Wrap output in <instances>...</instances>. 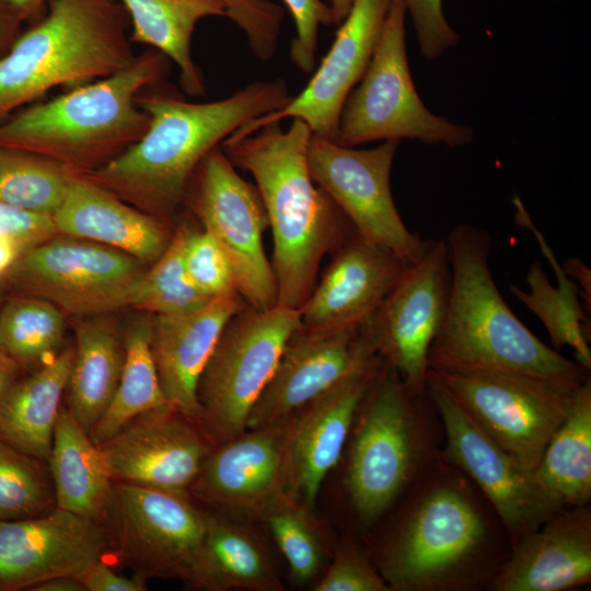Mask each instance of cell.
I'll list each match as a JSON object with an SVG mask.
<instances>
[{
  "mask_svg": "<svg viewBox=\"0 0 591 591\" xmlns=\"http://www.w3.org/2000/svg\"><path fill=\"white\" fill-rule=\"evenodd\" d=\"M429 371L488 437L530 471L582 384L512 372Z\"/></svg>",
  "mask_w": 591,
  "mask_h": 591,
  "instance_id": "12",
  "label": "cell"
},
{
  "mask_svg": "<svg viewBox=\"0 0 591 591\" xmlns=\"http://www.w3.org/2000/svg\"><path fill=\"white\" fill-rule=\"evenodd\" d=\"M25 22L39 19L47 7L48 0H3Z\"/></svg>",
  "mask_w": 591,
  "mask_h": 591,
  "instance_id": "49",
  "label": "cell"
},
{
  "mask_svg": "<svg viewBox=\"0 0 591 591\" xmlns=\"http://www.w3.org/2000/svg\"><path fill=\"white\" fill-rule=\"evenodd\" d=\"M311 512L282 494L259 515L286 558L292 579L299 583H308L318 576L325 556Z\"/></svg>",
  "mask_w": 591,
  "mask_h": 591,
  "instance_id": "38",
  "label": "cell"
},
{
  "mask_svg": "<svg viewBox=\"0 0 591 591\" xmlns=\"http://www.w3.org/2000/svg\"><path fill=\"white\" fill-rule=\"evenodd\" d=\"M417 33L422 56L439 58L457 43L459 36L447 22L442 0H404Z\"/></svg>",
  "mask_w": 591,
  "mask_h": 591,
  "instance_id": "44",
  "label": "cell"
},
{
  "mask_svg": "<svg viewBox=\"0 0 591 591\" xmlns=\"http://www.w3.org/2000/svg\"><path fill=\"white\" fill-rule=\"evenodd\" d=\"M65 314L50 302L14 293L0 310V352L33 372L63 349Z\"/></svg>",
  "mask_w": 591,
  "mask_h": 591,
  "instance_id": "34",
  "label": "cell"
},
{
  "mask_svg": "<svg viewBox=\"0 0 591 591\" xmlns=\"http://www.w3.org/2000/svg\"><path fill=\"white\" fill-rule=\"evenodd\" d=\"M57 234L53 217L36 213L0 201V235L25 251Z\"/></svg>",
  "mask_w": 591,
  "mask_h": 591,
  "instance_id": "45",
  "label": "cell"
},
{
  "mask_svg": "<svg viewBox=\"0 0 591 591\" xmlns=\"http://www.w3.org/2000/svg\"><path fill=\"white\" fill-rule=\"evenodd\" d=\"M171 66L166 56L148 48L108 77L28 104L0 123V147L32 152L86 175L141 138L150 118L137 97L163 82Z\"/></svg>",
  "mask_w": 591,
  "mask_h": 591,
  "instance_id": "5",
  "label": "cell"
},
{
  "mask_svg": "<svg viewBox=\"0 0 591 591\" xmlns=\"http://www.w3.org/2000/svg\"><path fill=\"white\" fill-rule=\"evenodd\" d=\"M130 20L131 43L166 56L178 69L179 85L192 97L204 96L206 84L193 59L192 38L205 18L224 16L222 0H119Z\"/></svg>",
  "mask_w": 591,
  "mask_h": 591,
  "instance_id": "30",
  "label": "cell"
},
{
  "mask_svg": "<svg viewBox=\"0 0 591 591\" xmlns=\"http://www.w3.org/2000/svg\"><path fill=\"white\" fill-rule=\"evenodd\" d=\"M427 390L442 425L440 455L477 487L503 524L511 544L564 509L538 485L532 471L476 425L431 371Z\"/></svg>",
  "mask_w": 591,
  "mask_h": 591,
  "instance_id": "14",
  "label": "cell"
},
{
  "mask_svg": "<svg viewBox=\"0 0 591 591\" xmlns=\"http://www.w3.org/2000/svg\"><path fill=\"white\" fill-rule=\"evenodd\" d=\"M86 591H143L146 580L117 573L103 558L94 561L80 577Z\"/></svg>",
  "mask_w": 591,
  "mask_h": 591,
  "instance_id": "46",
  "label": "cell"
},
{
  "mask_svg": "<svg viewBox=\"0 0 591 591\" xmlns=\"http://www.w3.org/2000/svg\"><path fill=\"white\" fill-rule=\"evenodd\" d=\"M54 508L47 463L0 439V521L32 518Z\"/></svg>",
  "mask_w": 591,
  "mask_h": 591,
  "instance_id": "39",
  "label": "cell"
},
{
  "mask_svg": "<svg viewBox=\"0 0 591 591\" xmlns=\"http://www.w3.org/2000/svg\"><path fill=\"white\" fill-rule=\"evenodd\" d=\"M450 286L447 242L430 240L362 326L375 352L416 391L427 390L428 352L444 321Z\"/></svg>",
  "mask_w": 591,
  "mask_h": 591,
  "instance_id": "16",
  "label": "cell"
},
{
  "mask_svg": "<svg viewBox=\"0 0 591 591\" xmlns=\"http://www.w3.org/2000/svg\"><path fill=\"white\" fill-rule=\"evenodd\" d=\"M563 268L565 273L568 275V277H571L576 281H578L577 287L579 289L580 297L582 298V301H583L582 305L584 310L588 313H590V304H591V270L590 268L587 266L586 263H583L579 258L566 259Z\"/></svg>",
  "mask_w": 591,
  "mask_h": 591,
  "instance_id": "48",
  "label": "cell"
},
{
  "mask_svg": "<svg viewBox=\"0 0 591 591\" xmlns=\"http://www.w3.org/2000/svg\"><path fill=\"white\" fill-rule=\"evenodd\" d=\"M378 354L362 326L346 331L300 327L254 404L246 429L281 422L329 391Z\"/></svg>",
  "mask_w": 591,
  "mask_h": 591,
  "instance_id": "19",
  "label": "cell"
},
{
  "mask_svg": "<svg viewBox=\"0 0 591 591\" xmlns=\"http://www.w3.org/2000/svg\"><path fill=\"white\" fill-rule=\"evenodd\" d=\"M109 552L104 525L66 510L0 521V591H18L59 576L81 577Z\"/></svg>",
  "mask_w": 591,
  "mask_h": 591,
  "instance_id": "20",
  "label": "cell"
},
{
  "mask_svg": "<svg viewBox=\"0 0 591 591\" xmlns=\"http://www.w3.org/2000/svg\"><path fill=\"white\" fill-rule=\"evenodd\" d=\"M5 288H7V286H5V282L3 280V278H2V279H0V310L2 308V304H3L4 300H5L4 299V289Z\"/></svg>",
  "mask_w": 591,
  "mask_h": 591,
  "instance_id": "54",
  "label": "cell"
},
{
  "mask_svg": "<svg viewBox=\"0 0 591 591\" xmlns=\"http://www.w3.org/2000/svg\"><path fill=\"white\" fill-rule=\"evenodd\" d=\"M390 3L391 0H354L304 89L281 108L250 120L229 137L243 138L264 125L291 118L306 124L312 136L335 141L344 104L370 62Z\"/></svg>",
  "mask_w": 591,
  "mask_h": 591,
  "instance_id": "17",
  "label": "cell"
},
{
  "mask_svg": "<svg viewBox=\"0 0 591 591\" xmlns=\"http://www.w3.org/2000/svg\"><path fill=\"white\" fill-rule=\"evenodd\" d=\"M209 591H280L283 586L262 542L245 526L208 512L192 583Z\"/></svg>",
  "mask_w": 591,
  "mask_h": 591,
  "instance_id": "31",
  "label": "cell"
},
{
  "mask_svg": "<svg viewBox=\"0 0 591 591\" xmlns=\"http://www.w3.org/2000/svg\"><path fill=\"white\" fill-rule=\"evenodd\" d=\"M114 482L188 491L212 445L171 405L131 420L99 445Z\"/></svg>",
  "mask_w": 591,
  "mask_h": 591,
  "instance_id": "21",
  "label": "cell"
},
{
  "mask_svg": "<svg viewBox=\"0 0 591 591\" xmlns=\"http://www.w3.org/2000/svg\"><path fill=\"white\" fill-rule=\"evenodd\" d=\"M315 591H390L370 557L354 542L340 545Z\"/></svg>",
  "mask_w": 591,
  "mask_h": 591,
  "instance_id": "42",
  "label": "cell"
},
{
  "mask_svg": "<svg viewBox=\"0 0 591 591\" xmlns=\"http://www.w3.org/2000/svg\"><path fill=\"white\" fill-rule=\"evenodd\" d=\"M30 590L32 591H86L82 580L74 576H59L45 580Z\"/></svg>",
  "mask_w": 591,
  "mask_h": 591,
  "instance_id": "50",
  "label": "cell"
},
{
  "mask_svg": "<svg viewBox=\"0 0 591 591\" xmlns=\"http://www.w3.org/2000/svg\"><path fill=\"white\" fill-rule=\"evenodd\" d=\"M230 19L244 33L253 55L269 61L276 55L285 10L273 0H222Z\"/></svg>",
  "mask_w": 591,
  "mask_h": 591,
  "instance_id": "41",
  "label": "cell"
},
{
  "mask_svg": "<svg viewBox=\"0 0 591 591\" xmlns=\"http://www.w3.org/2000/svg\"><path fill=\"white\" fill-rule=\"evenodd\" d=\"M187 223L176 228L161 257L146 269L130 298L129 306L152 315L187 312L210 298L192 283L184 265Z\"/></svg>",
  "mask_w": 591,
  "mask_h": 591,
  "instance_id": "37",
  "label": "cell"
},
{
  "mask_svg": "<svg viewBox=\"0 0 591 591\" xmlns=\"http://www.w3.org/2000/svg\"><path fill=\"white\" fill-rule=\"evenodd\" d=\"M294 23V37L290 45V60L300 71L309 74L315 69L320 24L332 25V14L322 0H283Z\"/></svg>",
  "mask_w": 591,
  "mask_h": 591,
  "instance_id": "43",
  "label": "cell"
},
{
  "mask_svg": "<svg viewBox=\"0 0 591 591\" xmlns=\"http://www.w3.org/2000/svg\"><path fill=\"white\" fill-rule=\"evenodd\" d=\"M410 264L356 231L333 252L320 282L300 308L308 331L358 329Z\"/></svg>",
  "mask_w": 591,
  "mask_h": 591,
  "instance_id": "23",
  "label": "cell"
},
{
  "mask_svg": "<svg viewBox=\"0 0 591 591\" xmlns=\"http://www.w3.org/2000/svg\"><path fill=\"white\" fill-rule=\"evenodd\" d=\"M183 255L188 278L204 296L211 299L237 292L229 259L208 231L187 223Z\"/></svg>",
  "mask_w": 591,
  "mask_h": 591,
  "instance_id": "40",
  "label": "cell"
},
{
  "mask_svg": "<svg viewBox=\"0 0 591 591\" xmlns=\"http://www.w3.org/2000/svg\"><path fill=\"white\" fill-rule=\"evenodd\" d=\"M349 438L345 488L357 519L372 526L440 454L443 432L428 390L408 386L384 360Z\"/></svg>",
  "mask_w": 591,
  "mask_h": 591,
  "instance_id": "7",
  "label": "cell"
},
{
  "mask_svg": "<svg viewBox=\"0 0 591 591\" xmlns=\"http://www.w3.org/2000/svg\"><path fill=\"white\" fill-rule=\"evenodd\" d=\"M405 14V1L391 0L370 62L344 104L334 142L345 147L404 138L449 147L471 142V127L434 115L420 100L407 61Z\"/></svg>",
  "mask_w": 591,
  "mask_h": 591,
  "instance_id": "8",
  "label": "cell"
},
{
  "mask_svg": "<svg viewBox=\"0 0 591 591\" xmlns=\"http://www.w3.org/2000/svg\"><path fill=\"white\" fill-rule=\"evenodd\" d=\"M525 281L529 291L510 285L511 294L540 318L554 350L571 347L575 360L591 370L589 313L579 300V290L553 287L538 262L530 265Z\"/></svg>",
  "mask_w": 591,
  "mask_h": 591,
  "instance_id": "35",
  "label": "cell"
},
{
  "mask_svg": "<svg viewBox=\"0 0 591 591\" xmlns=\"http://www.w3.org/2000/svg\"><path fill=\"white\" fill-rule=\"evenodd\" d=\"M163 82L137 97L149 115L141 138L104 166L82 175L131 206L170 221L206 154L250 120L291 99L281 78L247 84L222 100L189 102Z\"/></svg>",
  "mask_w": 591,
  "mask_h": 591,
  "instance_id": "2",
  "label": "cell"
},
{
  "mask_svg": "<svg viewBox=\"0 0 591 591\" xmlns=\"http://www.w3.org/2000/svg\"><path fill=\"white\" fill-rule=\"evenodd\" d=\"M47 466L56 507L104 525L114 480L101 448L65 406L57 419Z\"/></svg>",
  "mask_w": 591,
  "mask_h": 591,
  "instance_id": "27",
  "label": "cell"
},
{
  "mask_svg": "<svg viewBox=\"0 0 591 591\" xmlns=\"http://www.w3.org/2000/svg\"><path fill=\"white\" fill-rule=\"evenodd\" d=\"M76 175L45 157L0 147L1 202L53 217Z\"/></svg>",
  "mask_w": 591,
  "mask_h": 591,
  "instance_id": "36",
  "label": "cell"
},
{
  "mask_svg": "<svg viewBox=\"0 0 591 591\" xmlns=\"http://www.w3.org/2000/svg\"><path fill=\"white\" fill-rule=\"evenodd\" d=\"M207 513L188 491L114 482L104 524L116 563L143 580L179 579L192 586Z\"/></svg>",
  "mask_w": 591,
  "mask_h": 591,
  "instance_id": "10",
  "label": "cell"
},
{
  "mask_svg": "<svg viewBox=\"0 0 591 591\" xmlns=\"http://www.w3.org/2000/svg\"><path fill=\"white\" fill-rule=\"evenodd\" d=\"M144 264L111 246L57 234L25 251L3 277L14 293L77 318L129 306Z\"/></svg>",
  "mask_w": 591,
  "mask_h": 591,
  "instance_id": "11",
  "label": "cell"
},
{
  "mask_svg": "<svg viewBox=\"0 0 591 591\" xmlns=\"http://www.w3.org/2000/svg\"><path fill=\"white\" fill-rule=\"evenodd\" d=\"M246 306L237 292L177 314L152 315L151 349L167 403L198 422L197 389L230 320Z\"/></svg>",
  "mask_w": 591,
  "mask_h": 591,
  "instance_id": "25",
  "label": "cell"
},
{
  "mask_svg": "<svg viewBox=\"0 0 591 591\" xmlns=\"http://www.w3.org/2000/svg\"><path fill=\"white\" fill-rule=\"evenodd\" d=\"M24 22L3 1L0 0V58L11 48L22 33Z\"/></svg>",
  "mask_w": 591,
  "mask_h": 591,
  "instance_id": "47",
  "label": "cell"
},
{
  "mask_svg": "<svg viewBox=\"0 0 591 591\" xmlns=\"http://www.w3.org/2000/svg\"><path fill=\"white\" fill-rule=\"evenodd\" d=\"M398 143L386 140L371 149L356 150L312 136L308 163L313 181L361 237L414 263L430 240L406 227L392 196L390 175Z\"/></svg>",
  "mask_w": 591,
  "mask_h": 591,
  "instance_id": "15",
  "label": "cell"
},
{
  "mask_svg": "<svg viewBox=\"0 0 591 591\" xmlns=\"http://www.w3.org/2000/svg\"><path fill=\"white\" fill-rule=\"evenodd\" d=\"M119 0H48L0 58V123L55 88L108 77L136 58Z\"/></svg>",
  "mask_w": 591,
  "mask_h": 591,
  "instance_id": "6",
  "label": "cell"
},
{
  "mask_svg": "<svg viewBox=\"0 0 591 591\" xmlns=\"http://www.w3.org/2000/svg\"><path fill=\"white\" fill-rule=\"evenodd\" d=\"M183 205L225 253L245 304L257 311L278 304L276 277L262 239L268 225L262 198L220 146L210 150L193 173Z\"/></svg>",
  "mask_w": 591,
  "mask_h": 591,
  "instance_id": "13",
  "label": "cell"
},
{
  "mask_svg": "<svg viewBox=\"0 0 591 591\" xmlns=\"http://www.w3.org/2000/svg\"><path fill=\"white\" fill-rule=\"evenodd\" d=\"M354 0H328L332 14V25H339L348 15Z\"/></svg>",
  "mask_w": 591,
  "mask_h": 591,
  "instance_id": "53",
  "label": "cell"
},
{
  "mask_svg": "<svg viewBox=\"0 0 591 591\" xmlns=\"http://www.w3.org/2000/svg\"><path fill=\"white\" fill-rule=\"evenodd\" d=\"M591 583V508L567 507L512 544L490 591H568Z\"/></svg>",
  "mask_w": 591,
  "mask_h": 591,
  "instance_id": "24",
  "label": "cell"
},
{
  "mask_svg": "<svg viewBox=\"0 0 591 591\" xmlns=\"http://www.w3.org/2000/svg\"><path fill=\"white\" fill-rule=\"evenodd\" d=\"M131 318L123 331L125 359L114 396L90 432L100 445L112 439L131 420L169 406L151 349L152 314Z\"/></svg>",
  "mask_w": 591,
  "mask_h": 591,
  "instance_id": "33",
  "label": "cell"
},
{
  "mask_svg": "<svg viewBox=\"0 0 591 591\" xmlns=\"http://www.w3.org/2000/svg\"><path fill=\"white\" fill-rule=\"evenodd\" d=\"M25 252L14 241L0 235V279H2L19 257Z\"/></svg>",
  "mask_w": 591,
  "mask_h": 591,
  "instance_id": "51",
  "label": "cell"
},
{
  "mask_svg": "<svg viewBox=\"0 0 591 591\" xmlns=\"http://www.w3.org/2000/svg\"><path fill=\"white\" fill-rule=\"evenodd\" d=\"M73 347L16 379L0 404V439L47 463L72 367Z\"/></svg>",
  "mask_w": 591,
  "mask_h": 591,
  "instance_id": "28",
  "label": "cell"
},
{
  "mask_svg": "<svg viewBox=\"0 0 591 591\" xmlns=\"http://www.w3.org/2000/svg\"><path fill=\"white\" fill-rule=\"evenodd\" d=\"M538 485L564 508L591 501V380L576 391L563 422L532 471Z\"/></svg>",
  "mask_w": 591,
  "mask_h": 591,
  "instance_id": "32",
  "label": "cell"
},
{
  "mask_svg": "<svg viewBox=\"0 0 591 591\" xmlns=\"http://www.w3.org/2000/svg\"><path fill=\"white\" fill-rule=\"evenodd\" d=\"M392 509L372 560L390 591L488 590L511 552L491 506L440 454Z\"/></svg>",
  "mask_w": 591,
  "mask_h": 591,
  "instance_id": "1",
  "label": "cell"
},
{
  "mask_svg": "<svg viewBox=\"0 0 591 591\" xmlns=\"http://www.w3.org/2000/svg\"><path fill=\"white\" fill-rule=\"evenodd\" d=\"M445 242L451 286L443 324L428 352L429 370L591 380L589 369L544 344L508 306L490 269L487 231L461 223Z\"/></svg>",
  "mask_w": 591,
  "mask_h": 591,
  "instance_id": "4",
  "label": "cell"
},
{
  "mask_svg": "<svg viewBox=\"0 0 591 591\" xmlns=\"http://www.w3.org/2000/svg\"><path fill=\"white\" fill-rule=\"evenodd\" d=\"M57 234L111 246L152 265L173 233L169 222L151 216L82 175H76L53 215Z\"/></svg>",
  "mask_w": 591,
  "mask_h": 591,
  "instance_id": "26",
  "label": "cell"
},
{
  "mask_svg": "<svg viewBox=\"0 0 591 591\" xmlns=\"http://www.w3.org/2000/svg\"><path fill=\"white\" fill-rule=\"evenodd\" d=\"M19 371L18 366L0 352V404L12 383L18 379Z\"/></svg>",
  "mask_w": 591,
  "mask_h": 591,
  "instance_id": "52",
  "label": "cell"
},
{
  "mask_svg": "<svg viewBox=\"0 0 591 591\" xmlns=\"http://www.w3.org/2000/svg\"><path fill=\"white\" fill-rule=\"evenodd\" d=\"M67 409L90 434L117 389L125 359L123 332L109 314L77 318Z\"/></svg>",
  "mask_w": 591,
  "mask_h": 591,
  "instance_id": "29",
  "label": "cell"
},
{
  "mask_svg": "<svg viewBox=\"0 0 591 591\" xmlns=\"http://www.w3.org/2000/svg\"><path fill=\"white\" fill-rule=\"evenodd\" d=\"M300 327V311L281 304L265 311L246 305L227 324L197 389L198 425L212 447L246 429L254 404Z\"/></svg>",
  "mask_w": 591,
  "mask_h": 591,
  "instance_id": "9",
  "label": "cell"
},
{
  "mask_svg": "<svg viewBox=\"0 0 591 591\" xmlns=\"http://www.w3.org/2000/svg\"><path fill=\"white\" fill-rule=\"evenodd\" d=\"M288 419L245 429L212 447L188 493L211 507L259 517L285 494Z\"/></svg>",
  "mask_w": 591,
  "mask_h": 591,
  "instance_id": "22",
  "label": "cell"
},
{
  "mask_svg": "<svg viewBox=\"0 0 591 591\" xmlns=\"http://www.w3.org/2000/svg\"><path fill=\"white\" fill-rule=\"evenodd\" d=\"M379 355L288 419L283 491L309 510L348 442L357 410L376 378Z\"/></svg>",
  "mask_w": 591,
  "mask_h": 591,
  "instance_id": "18",
  "label": "cell"
},
{
  "mask_svg": "<svg viewBox=\"0 0 591 591\" xmlns=\"http://www.w3.org/2000/svg\"><path fill=\"white\" fill-rule=\"evenodd\" d=\"M312 132L302 120L264 125L220 144L231 163L248 172L262 198L274 239L273 270L278 304L300 310L314 286L322 258L354 232L348 218L312 178Z\"/></svg>",
  "mask_w": 591,
  "mask_h": 591,
  "instance_id": "3",
  "label": "cell"
}]
</instances>
